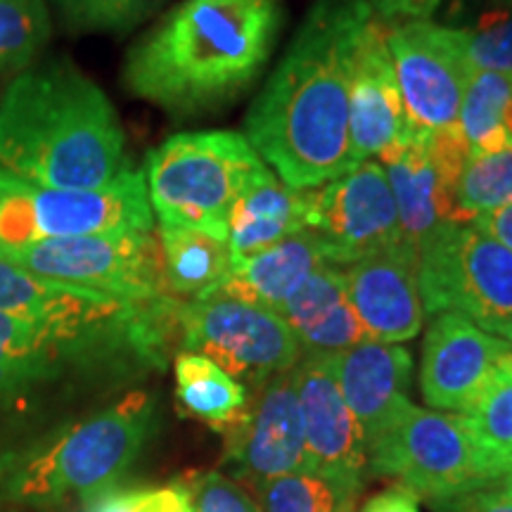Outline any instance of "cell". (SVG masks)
<instances>
[{
    "mask_svg": "<svg viewBox=\"0 0 512 512\" xmlns=\"http://www.w3.org/2000/svg\"><path fill=\"white\" fill-rule=\"evenodd\" d=\"M373 17L366 0H313L245 119V138L294 190L356 169L349 143L351 62Z\"/></svg>",
    "mask_w": 512,
    "mask_h": 512,
    "instance_id": "obj_1",
    "label": "cell"
},
{
    "mask_svg": "<svg viewBox=\"0 0 512 512\" xmlns=\"http://www.w3.org/2000/svg\"><path fill=\"white\" fill-rule=\"evenodd\" d=\"M283 29V0H181L133 43L126 91L176 117L238 100L264 72Z\"/></svg>",
    "mask_w": 512,
    "mask_h": 512,
    "instance_id": "obj_2",
    "label": "cell"
},
{
    "mask_svg": "<svg viewBox=\"0 0 512 512\" xmlns=\"http://www.w3.org/2000/svg\"><path fill=\"white\" fill-rule=\"evenodd\" d=\"M0 171L55 190H100L131 171L117 110L67 57L31 64L5 86Z\"/></svg>",
    "mask_w": 512,
    "mask_h": 512,
    "instance_id": "obj_3",
    "label": "cell"
},
{
    "mask_svg": "<svg viewBox=\"0 0 512 512\" xmlns=\"http://www.w3.org/2000/svg\"><path fill=\"white\" fill-rule=\"evenodd\" d=\"M176 297L140 304L110 323H62L0 313V413L24 411L72 377L119 366H162L181 337Z\"/></svg>",
    "mask_w": 512,
    "mask_h": 512,
    "instance_id": "obj_4",
    "label": "cell"
},
{
    "mask_svg": "<svg viewBox=\"0 0 512 512\" xmlns=\"http://www.w3.org/2000/svg\"><path fill=\"white\" fill-rule=\"evenodd\" d=\"M264 171L266 164L242 133H176L147 155V197L162 226L228 240L230 211Z\"/></svg>",
    "mask_w": 512,
    "mask_h": 512,
    "instance_id": "obj_5",
    "label": "cell"
},
{
    "mask_svg": "<svg viewBox=\"0 0 512 512\" xmlns=\"http://www.w3.org/2000/svg\"><path fill=\"white\" fill-rule=\"evenodd\" d=\"M152 420V396L126 394L31 453L10 479V496L22 503L53 505L64 498H91L110 491L143 451Z\"/></svg>",
    "mask_w": 512,
    "mask_h": 512,
    "instance_id": "obj_6",
    "label": "cell"
},
{
    "mask_svg": "<svg viewBox=\"0 0 512 512\" xmlns=\"http://www.w3.org/2000/svg\"><path fill=\"white\" fill-rule=\"evenodd\" d=\"M368 467L430 505L489 489L505 477L465 415L425 411L413 401L368 446Z\"/></svg>",
    "mask_w": 512,
    "mask_h": 512,
    "instance_id": "obj_7",
    "label": "cell"
},
{
    "mask_svg": "<svg viewBox=\"0 0 512 512\" xmlns=\"http://www.w3.org/2000/svg\"><path fill=\"white\" fill-rule=\"evenodd\" d=\"M152 230L143 171H126L100 190L43 188L0 171V259L48 240Z\"/></svg>",
    "mask_w": 512,
    "mask_h": 512,
    "instance_id": "obj_8",
    "label": "cell"
},
{
    "mask_svg": "<svg viewBox=\"0 0 512 512\" xmlns=\"http://www.w3.org/2000/svg\"><path fill=\"white\" fill-rule=\"evenodd\" d=\"M425 313L456 311L501 335L512 320V252L472 223H446L415 252Z\"/></svg>",
    "mask_w": 512,
    "mask_h": 512,
    "instance_id": "obj_9",
    "label": "cell"
},
{
    "mask_svg": "<svg viewBox=\"0 0 512 512\" xmlns=\"http://www.w3.org/2000/svg\"><path fill=\"white\" fill-rule=\"evenodd\" d=\"M181 347L211 358L235 380L259 389L290 373L304 351L280 313L209 290L181 306Z\"/></svg>",
    "mask_w": 512,
    "mask_h": 512,
    "instance_id": "obj_10",
    "label": "cell"
},
{
    "mask_svg": "<svg viewBox=\"0 0 512 512\" xmlns=\"http://www.w3.org/2000/svg\"><path fill=\"white\" fill-rule=\"evenodd\" d=\"M3 261L38 278L110 294L124 302L140 304L171 297L164 278L162 245L155 233L48 240L5 256Z\"/></svg>",
    "mask_w": 512,
    "mask_h": 512,
    "instance_id": "obj_11",
    "label": "cell"
},
{
    "mask_svg": "<svg viewBox=\"0 0 512 512\" xmlns=\"http://www.w3.org/2000/svg\"><path fill=\"white\" fill-rule=\"evenodd\" d=\"M387 46L411 128L430 133L456 126L472 76L463 29L430 19L387 22Z\"/></svg>",
    "mask_w": 512,
    "mask_h": 512,
    "instance_id": "obj_12",
    "label": "cell"
},
{
    "mask_svg": "<svg viewBox=\"0 0 512 512\" xmlns=\"http://www.w3.org/2000/svg\"><path fill=\"white\" fill-rule=\"evenodd\" d=\"M309 230L320 238L330 264L344 268L370 254L408 245L387 174L370 159L313 190Z\"/></svg>",
    "mask_w": 512,
    "mask_h": 512,
    "instance_id": "obj_13",
    "label": "cell"
},
{
    "mask_svg": "<svg viewBox=\"0 0 512 512\" xmlns=\"http://www.w3.org/2000/svg\"><path fill=\"white\" fill-rule=\"evenodd\" d=\"M311 472L354 508L368 470L366 434L344 401L330 356H302L292 368Z\"/></svg>",
    "mask_w": 512,
    "mask_h": 512,
    "instance_id": "obj_14",
    "label": "cell"
},
{
    "mask_svg": "<svg viewBox=\"0 0 512 512\" xmlns=\"http://www.w3.org/2000/svg\"><path fill=\"white\" fill-rule=\"evenodd\" d=\"M226 434V460L254 486L311 472L297 389L290 373L275 375L247 401Z\"/></svg>",
    "mask_w": 512,
    "mask_h": 512,
    "instance_id": "obj_15",
    "label": "cell"
},
{
    "mask_svg": "<svg viewBox=\"0 0 512 512\" xmlns=\"http://www.w3.org/2000/svg\"><path fill=\"white\" fill-rule=\"evenodd\" d=\"M510 351L505 339L482 330L460 313H437L422 344V396L437 411L465 415Z\"/></svg>",
    "mask_w": 512,
    "mask_h": 512,
    "instance_id": "obj_16",
    "label": "cell"
},
{
    "mask_svg": "<svg viewBox=\"0 0 512 512\" xmlns=\"http://www.w3.org/2000/svg\"><path fill=\"white\" fill-rule=\"evenodd\" d=\"M408 117L399 79L387 46V22L373 12L351 62L349 81V143L351 162L358 166L380 157L406 136Z\"/></svg>",
    "mask_w": 512,
    "mask_h": 512,
    "instance_id": "obj_17",
    "label": "cell"
},
{
    "mask_svg": "<svg viewBox=\"0 0 512 512\" xmlns=\"http://www.w3.org/2000/svg\"><path fill=\"white\" fill-rule=\"evenodd\" d=\"M347 299L368 339L382 344L413 339L427 316L413 247L384 249L347 266Z\"/></svg>",
    "mask_w": 512,
    "mask_h": 512,
    "instance_id": "obj_18",
    "label": "cell"
},
{
    "mask_svg": "<svg viewBox=\"0 0 512 512\" xmlns=\"http://www.w3.org/2000/svg\"><path fill=\"white\" fill-rule=\"evenodd\" d=\"M339 392L356 415L370 446L387 432L408 401L413 358L399 344L366 339L342 354L330 356Z\"/></svg>",
    "mask_w": 512,
    "mask_h": 512,
    "instance_id": "obj_19",
    "label": "cell"
},
{
    "mask_svg": "<svg viewBox=\"0 0 512 512\" xmlns=\"http://www.w3.org/2000/svg\"><path fill=\"white\" fill-rule=\"evenodd\" d=\"M380 159L387 166L384 174L399 211L403 240L413 252H418L422 242L430 240L446 223H460L456 200L446 190L432 159L427 131L408 128L406 136L384 150Z\"/></svg>",
    "mask_w": 512,
    "mask_h": 512,
    "instance_id": "obj_20",
    "label": "cell"
},
{
    "mask_svg": "<svg viewBox=\"0 0 512 512\" xmlns=\"http://www.w3.org/2000/svg\"><path fill=\"white\" fill-rule=\"evenodd\" d=\"M278 313L292 328L306 356H337L368 339L347 299L344 266H320L292 292Z\"/></svg>",
    "mask_w": 512,
    "mask_h": 512,
    "instance_id": "obj_21",
    "label": "cell"
},
{
    "mask_svg": "<svg viewBox=\"0 0 512 512\" xmlns=\"http://www.w3.org/2000/svg\"><path fill=\"white\" fill-rule=\"evenodd\" d=\"M311 197L313 190H294L268 169L256 176L230 211L228 247L233 264L309 230Z\"/></svg>",
    "mask_w": 512,
    "mask_h": 512,
    "instance_id": "obj_22",
    "label": "cell"
},
{
    "mask_svg": "<svg viewBox=\"0 0 512 512\" xmlns=\"http://www.w3.org/2000/svg\"><path fill=\"white\" fill-rule=\"evenodd\" d=\"M140 304L83 287L53 283L0 259V313L5 316L62 323H110L126 318Z\"/></svg>",
    "mask_w": 512,
    "mask_h": 512,
    "instance_id": "obj_23",
    "label": "cell"
},
{
    "mask_svg": "<svg viewBox=\"0 0 512 512\" xmlns=\"http://www.w3.org/2000/svg\"><path fill=\"white\" fill-rule=\"evenodd\" d=\"M325 264L330 261L318 235L313 230H302L278 245L235 261L216 290L278 313L292 292Z\"/></svg>",
    "mask_w": 512,
    "mask_h": 512,
    "instance_id": "obj_24",
    "label": "cell"
},
{
    "mask_svg": "<svg viewBox=\"0 0 512 512\" xmlns=\"http://www.w3.org/2000/svg\"><path fill=\"white\" fill-rule=\"evenodd\" d=\"M164 278L171 297H200L221 285L233 266L228 240L178 226H159Z\"/></svg>",
    "mask_w": 512,
    "mask_h": 512,
    "instance_id": "obj_25",
    "label": "cell"
},
{
    "mask_svg": "<svg viewBox=\"0 0 512 512\" xmlns=\"http://www.w3.org/2000/svg\"><path fill=\"white\" fill-rule=\"evenodd\" d=\"M176 396L183 411L223 432L247 408L249 392L242 382L202 354L181 351L174 361Z\"/></svg>",
    "mask_w": 512,
    "mask_h": 512,
    "instance_id": "obj_26",
    "label": "cell"
},
{
    "mask_svg": "<svg viewBox=\"0 0 512 512\" xmlns=\"http://www.w3.org/2000/svg\"><path fill=\"white\" fill-rule=\"evenodd\" d=\"M510 100L512 74L472 72L458 112V126L470 145V155H491L512 143L503 126Z\"/></svg>",
    "mask_w": 512,
    "mask_h": 512,
    "instance_id": "obj_27",
    "label": "cell"
},
{
    "mask_svg": "<svg viewBox=\"0 0 512 512\" xmlns=\"http://www.w3.org/2000/svg\"><path fill=\"white\" fill-rule=\"evenodd\" d=\"M50 36L48 0H0V76L15 79L36 64Z\"/></svg>",
    "mask_w": 512,
    "mask_h": 512,
    "instance_id": "obj_28",
    "label": "cell"
},
{
    "mask_svg": "<svg viewBox=\"0 0 512 512\" xmlns=\"http://www.w3.org/2000/svg\"><path fill=\"white\" fill-rule=\"evenodd\" d=\"M171 0H48L57 24L69 36H124L162 12Z\"/></svg>",
    "mask_w": 512,
    "mask_h": 512,
    "instance_id": "obj_29",
    "label": "cell"
},
{
    "mask_svg": "<svg viewBox=\"0 0 512 512\" xmlns=\"http://www.w3.org/2000/svg\"><path fill=\"white\" fill-rule=\"evenodd\" d=\"M465 418L484 451L508 475L512 470V351L501 358Z\"/></svg>",
    "mask_w": 512,
    "mask_h": 512,
    "instance_id": "obj_30",
    "label": "cell"
},
{
    "mask_svg": "<svg viewBox=\"0 0 512 512\" xmlns=\"http://www.w3.org/2000/svg\"><path fill=\"white\" fill-rule=\"evenodd\" d=\"M512 202V145L494 155L467 159L456 185V211L460 223Z\"/></svg>",
    "mask_w": 512,
    "mask_h": 512,
    "instance_id": "obj_31",
    "label": "cell"
},
{
    "mask_svg": "<svg viewBox=\"0 0 512 512\" xmlns=\"http://www.w3.org/2000/svg\"><path fill=\"white\" fill-rule=\"evenodd\" d=\"M261 512H351L354 508L316 475H287L256 486Z\"/></svg>",
    "mask_w": 512,
    "mask_h": 512,
    "instance_id": "obj_32",
    "label": "cell"
},
{
    "mask_svg": "<svg viewBox=\"0 0 512 512\" xmlns=\"http://www.w3.org/2000/svg\"><path fill=\"white\" fill-rule=\"evenodd\" d=\"M465 53L472 72L512 74V12L491 10L463 29Z\"/></svg>",
    "mask_w": 512,
    "mask_h": 512,
    "instance_id": "obj_33",
    "label": "cell"
},
{
    "mask_svg": "<svg viewBox=\"0 0 512 512\" xmlns=\"http://www.w3.org/2000/svg\"><path fill=\"white\" fill-rule=\"evenodd\" d=\"M192 512H261L245 486L221 472H207L185 486Z\"/></svg>",
    "mask_w": 512,
    "mask_h": 512,
    "instance_id": "obj_34",
    "label": "cell"
},
{
    "mask_svg": "<svg viewBox=\"0 0 512 512\" xmlns=\"http://www.w3.org/2000/svg\"><path fill=\"white\" fill-rule=\"evenodd\" d=\"M91 512H192V508L185 486L169 484L102 494Z\"/></svg>",
    "mask_w": 512,
    "mask_h": 512,
    "instance_id": "obj_35",
    "label": "cell"
},
{
    "mask_svg": "<svg viewBox=\"0 0 512 512\" xmlns=\"http://www.w3.org/2000/svg\"><path fill=\"white\" fill-rule=\"evenodd\" d=\"M434 512H512V498L503 489H479L472 494L432 503Z\"/></svg>",
    "mask_w": 512,
    "mask_h": 512,
    "instance_id": "obj_36",
    "label": "cell"
},
{
    "mask_svg": "<svg viewBox=\"0 0 512 512\" xmlns=\"http://www.w3.org/2000/svg\"><path fill=\"white\" fill-rule=\"evenodd\" d=\"M366 3L384 22H411V19H430L441 0H366Z\"/></svg>",
    "mask_w": 512,
    "mask_h": 512,
    "instance_id": "obj_37",
    "label": "cell"
},
{
    "mask_svg": "<svg viewBox=\"0 0 512 512\" xmlns=\"http://www.w3.org/2000/svg\"><path fill=\"white\" fill-rule=\"evenodd\" d=\"M472 226L482 233L489 235L501 242L503 247H508L512 252V202L503 204V207L486 211V214H479L472 219Z\"/></svg>",
    "mask_w": 512,
    "mask_h": 512,
    "instance_id": "obj_38",
    "label": "cell"
},
{
    "mask_svg": "<svg viewBox=\"0 0 512 512\" xmlns=\"http://www.w3.org/2000/svg\"><path fill=\"white\" fill-rule=\"evenodd\" d=\"M361 512H420V510H418V498L396 486L392 491H384V494L370 498V501L363 505Z\"/></svg>",
    "mask_w": 512,
    "mask_h": 512,
    "instance_id": "obj_39",
    "label": "cell"
},
{
    "mask_svg": "<svg viewBox=\"0 0 512 512\" xmlns=\"http://www.w3.org/2000/svg\"><path fill=\"white\" fill-rule=\"evenodd\" d=\"M503 126H505V131H508L510 136H512V100H510V105L505 107V114H503Z\"/></svg>",
    "mask_w": 512,
    "mask_h": 512,
    "instance_id": "obj_40",
    "label": "cell"
},
{
    "mask_svg": "<svg viewBox=\"0 0 512 512\" xmlns=\"http://www.w3.org/2000/svg\"><path fill=\"white\" fill-rule=\"evenodd\" d=\"M501 337L505 339V342H508V347L512 349V320H510V323H508V325H505V328H503V332H501Z\"/></svg>",
    "mask_w": 512,
    "mask_h": 512,
    "instance_id": "obj_41",
    "label": "cell"
},
{
    "mask_svg": "<svg viewBox=\"0 0 512 512\" xmlns=\"http://www.w3.org/2000/svg\"><path fill=\"white\" fill-rule=\"evenodd\" d=\"M503 491H505V494H508V496L512 498V470L508 472V475L503 477Z\"/></svg>",
    "mask_w": 512,
    "mask_h": 512,
    "instance_id": "obj_42",
    "label": "cell"
},
{
    "mask_svg": "<svg viewBox=\"0 0 512 512\" xmlns=\"http://www.w3.org/2000/svg\"><path fill=\"white\" fill-rule=\"evenodd\" d=\"M5 81H8V79H3V76H0V100H3V93H5Z\"/></svg>",
    "mask_w": 512,
    "mask_h": 512,
    "instance_id": "obj_43",
    "label": "cell"
}]
</instances>
